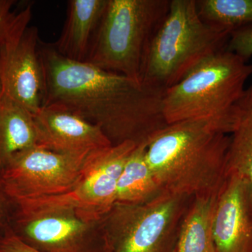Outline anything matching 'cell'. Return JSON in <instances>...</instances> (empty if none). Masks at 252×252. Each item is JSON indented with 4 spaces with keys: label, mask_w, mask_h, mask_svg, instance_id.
Here are the masks:
<instances>
[{
    "label": "cell",
    "mask_w": 252,
    "mask_h": 252,
    "mask_svg": "<svg viewBox=\"0 0 252 252\" xmlns=\"http://www.w3.org/2000/svg\"><path fill=\"white\" fill-rule=\"evenodd\" d=\"M10 226L40 252H105L101 220L36 199L11 203Z\"/></svg>",
    "instance_id": "7"
},
{
    "label": "cell",
    "mask_w": 252,
    "mask_h": 252,
    "mask_svg": "<svg viewBox=\"0 0 252 252\" xmlns=\"http://www.w3.org/2000/svg\"><path fill=\"white\" fill-rule=\"evenodd\" d=\"M87 157L35 145L18 154L0 172V185L11 203L67 193L80 177Z\"/></svg>",
    "instance_id": "9"
},
{
    "label": "cell",
    "mask_w": 252,
    "mask_h": 252,
    "mask_svg": "<svg viewBox=\"0 0 252 252\" xmlns=\"http://www.w3.org/2000/svg\"><path fill=\"white\" fill-rule=\"evenodd\" d=\"M218 193L193 197L181 225L176 252H217L212 223Z\"/></svg>",
    "instance_id": "15"
},
{
    "label": "cell",
    "mask_w": 252,
    "mask_h": 252,
    "mask_svg": "<svg viewBox=\"0 0 252 252\" xmlns=\"http://www.w3.org/2000/svg\"><path fill=\"white\" fill-rule=\"evenodd\" d=\"M217 252H252V186L228 172L217 195L212 223Z\"/></svg>",
    "instance_id": "12"
},
{
    "label": "cell",
    "mask_w": 252,
    "mask_h": 252,
    "mask_svg": "<svg viewBox=\"0 0 252 252\" xmlns=\"http://www.w3.org/2000/svg\"><path fill=\"white\" fill-rule=\"evenodd\" d=\"M12 205L0 185V238L10 224Z\"/></svg>",
    "instance_id": "22"
},
{
    "label": "cell",
    "mask_w": 252,
    "mask_h": 252,
    "mask_svg": "<svg viewBox=\"0 0 252 252\" xmlns=\"http://www.w3.org/2000/svg\"><path fill=\"white\" fill-rule=\"evenodd\" d=\"M229 37L202 21L195 0H171L146 54L141 84L165 92L204 59L225 49Z\"/></svg>",
    "instance_id": "4"
},
{
    "label": "cell",
    "mask_w": 252,
    "mask_h": 252,
    "mask_svg": "<svg viewBox=\"0 0 252 252\" xmlns=\"http://www.w3.org/2000/svg\"><path fill=\"white\" fill-rule=\"evenodd\" d=\"M230 135L207 121L170 124L149 141L145 157L164 191L215 195L227 177Z\"/></svg>",
    "instance_id": "2"
},
{
    "label": "cell",
    "mask_w": 252,
    "mask_h": 252,
    "mask_svg": "<svg viewBox=\"0 0 252 252\" xmlns=\"http://www.w3.org/2000/svg\"><path fill=\"white\" fill-rule=\"evenodd\" d=\"M16 1L0 0V44L9 31L18 12L13 10Z\"/></svg>",
    "instance_id": "21"
},
{
    "label": "cell",
    "mask_w": 252,
    "mask_h": 252,
    "mask_svg": "<svg viewBox=\"0 0 252 252\" xmlns=\"http://www.w3.org/2000/svg\"><path fill=\"white\" fill-rule=\"evenodd\" d=\"M196 5L203 22L228 34L252 24V0H199Z\"/></svg>",
    "instance_id": "18"
},
{
    "label": "cell",
    "mask_w": 252,
    "mask_h": 252,
    "mask_svg": "<svg viewBox=\"0 0 252 252\" xmlns=\"http://www.w3.org/2000/svg\"><path fill=\"white\" fill-rule=\"evenodd\" d=\"M170 0H107L86 62L141 83L146 54Z\"/></svg>",
    "instance_id": "5"
},
{
    "label": "cell",
    "mask_w": 252,
    "mask_h": 252,
    "mask_svg": "<svg viewBox=\"0 0 252 252\" xmlns=\"http://www.w3.org/2000/svg\"><path fill=\"white\" fill-rule=\"evenodd\" d=\"M107 0H69L65 23L54 46L63 57L86 62Z\"/></svg>",
    "instance_id": "13"
},
{
    "label": "cell",
    "mask_w": 252,
    "mask_h": 252,
    "mask_svg": "<svg viewBox=\"0 0 252 252\" xmlns=\"http://www.w3.org/2000/svg\"><path fill=\"white\" fill-rule=\"evenodd\" d=\"M35 145L32 114L2 95L0 100V172L18 154Z\"/></svg>",
    "instance_id": "14"
},
{
    "label": "cell",
    "mask_w": 252,
    "mask_h": 252,
    "mask_svg": "<svg viewBox=\"0 0 252 252\" xmlns=\"http://www.w3.org/2000/svg\"><path fill=\"white\" fill-rule=\"evenodd\" d=\"M31 5L16 14L0 44V76L3 96L36 114L44 104V72L36 26H30Z\"/></svg>",
    "instance_id": "8"
},
{
    "label": "cell",
    "mask_w": 252,
    "mask_h": 252,
    "mask_svg": "<svg viewBox=\"0 0 252 252\" xmlns=\"http://www.w3.org/2000/svg\"><path fill=\"white\" fill-rule=\"evenodd\" d=\"M0 252H40L24 243L10 226L0 238Z\"/></svg>",
    "instance_id": "20"
},
{
    "label": "cell",
    "mask_w": 252,
    "mask_h": 252,
    "mask_svg": "<svg viewBox=\"0 0 252 252\" xmlns=\"http://www.w3.org/2000/svg\"><path fill=\"white\" fill-rule=\"evenodd\" d=\"M33 119L36 145L51 152L87 157L113 146L98 126L61 106H43Z\"/></svg>",
    "instance_id": "11"
},
{
    "label": "cell",
    "mask_w": 252,
    "mask_h": 252,
    "mask_svg": "<svg viewBox=\"0 0 252 252\" xmlns=\"http://www.w3.org/2000/svg\"><path fill=\"white\" fill-rule=\"evenodd\" d=\"M39 51L45 84L43 106H61L75 113L98 126L113 146L147 144L168 125L163 114L165 91L66 59L53 44L40 41Z\"/></svg>",
    "instance_id": "1"
},
{
    "label": "cell",
    "mask_w": 252,
    "mask_h": 252,
    "mask_svg": "<svg viewBox=\"0 0 252 252\" xmlns=\"http://www.w3.org/2000/svg\"><path fill=\"white\" fill-rule=\"evenodd\" d=\"M146 147L147 144L137 146L126 161L118 182L116 203H145L164 191L146 160Z\"/></svg>",
    "instance_id": "17"
},
{
    "label": "cell",
    "mask_w": 252,
    "mask_h": 252,
    "mask_svg": "<svg viewBox=\"0 0 252 252\" xmlns=\"http://www.w3.org/2000/svg\"><path fill=\"white\" fill-rule=\"evenodd\" d=\"M193 198L162 191L145 203H114L101 220L105 252H176Z\"/></svg>",
    "instance_id": "6"
},
{
    "label": "cell",
    "mask_w": 252,
    "mask_h": 252,
    "mask_svg": "<svg viewBox=\"0 0 252 252\" xmlns=\"http://www.w3.org/2000/svg\"><path fill=\"white\" fill-rule=\"evenodd\" d=\"M136 147L133 142H126L91 154L70 190L36 200L71 207L86 216L101 220L116 203L119 177Z\"/></svg>",
    "instance_id": "10"
},
{
    "label": "cell",
    "mask_w": 252,
    "mask_h": 252,
    "mask_svg": "<svg viewBox=\"0 0 252 252\" xmlns=\"http://www.w3.org/2000/svg\"><path fill=\"white\" fill-rule=\"evenodd\" d=\"M226 172L246 177L252 186V84L235 104Z\"/></svg>",
    "instance_id": "16"
},
{
    "label": "cell",
    "mask_w": 252,
    "mask_h": 252,
    "mask_svg": "<svg viewBox=\"0 0 252 252\" xmlns=\"http://www.w3.org/2000/svg\"><path fill=\"white\" fill-rule=\"evenodd\" d=\"M2 85H1V76H0V100H1V97H2Z\"/></svg>",
    "instance_id": "23"
},
{
    "label": "cell",
    "mask_w": 252,
    "mask_h": 252,
    "mask_svg": "<svg viewBox=\"0 0 252 252\" xmlns=\"http://www.w3.org/2000/svg\"><path fill=\"white\" fill-rule=\"evenodd\" d=\"M225 50L248 62L252 56V24L232 32Z\"/></svg>",
    "instance_id": "19"
},
{
    "label": "cell",
    "mask_w": 252,
    "mask_h": 252,
    "mask_svg": "<svg viewBox=\"0 0 252 252\" xmlns=\"http://www.w3.org/2000/svg\"><path fill=\"white\" fill-rule=\"evenodd\" d=\"M252 74V64L225 49L208 56L165 91L163 114L167 124L207 121L229 135L233 108Z\"/></svg>",
    "instance_id": "3"
}]
</instances>
